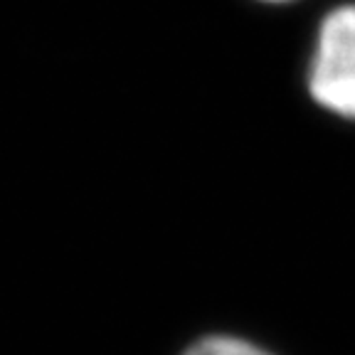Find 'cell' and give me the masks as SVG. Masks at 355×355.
Returning <instances> with one entry per match:
<instances>
[{
    "label": "cell",
    "instance_id": "cell-1",
    "mask_svg": "<svg viewBox=\"0 0 355 355\" xmlns=\"http://www.w3.org/2000/svg\"><path fill=\"white\" fill-rule=\"evenodd\" d=\"M309 87L328 111L355 119V6L336 8L323 20Z\"/></svg>",
    "mask_w": 355,
    "mask_h": 355
},
{
    "label": "cell",
    "instance_id": "cell-2",
    "mask_svg": "<svg viewBox=\"0 0 355 355\" xmlns=\"http://www.w3.org/2000/svg\"><path fill=\"white\" fill-rule=\"evenodd\" d=\"M185 355H269L254 345L234 338H207L200 340L195 348H190Z\"/></svg>",
    "mask_w": 355,
    "mask_h": 355
},
{
    "label": "cell",
    "instance_id": "cell-3",
    "mask_svg": "<svg viewBox=\"0 0 355 355\" xmlns=\"http://www.w3.org/2000/svg\"><path fill=\"white\" fill-rule=\"evenodd\" d=\"M269 3H282V0H269Z\"/></svg>",
    "mask_w": 355,
    "mask_h": 355
}]
</instances>
